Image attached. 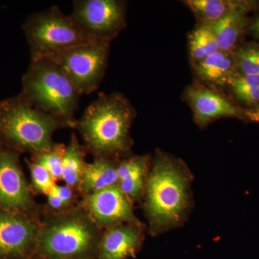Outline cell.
Instances as JSON below:
<instances>
[{"label":"cell","instance_id":"cell-1","mask_svg":"<svg viewBox=\"0 0 259 259\" xmlns=\"http://www.w3.org/2000/svg\"><path fill=\"white\" fill-rule=\"evenodd\" d=\"M190 171L179 159L156 153L143 199L151 234L156 236L183 223L190 206Z\"/></svg>","mask_w":259,"mask_h":259},{"label":"cell","instance_id":"cell-2","mask_svg":"<svg viewBox=\"0 0 259 259\" xmlns=\"http://www.w3.org/2000/svg\"><path fill=\"white\" fill-rule=\"evenodd\" d=\"M135 115L134 107L123 95L100 93L76 121L75 129L94 158H120L133 145L131 128Z\"/></svg>","mask_w":259,"mask_h":259},{"label":"cell","instance_id":"cell-3","mask_svg":"<svg viewBox=\"0 0 259 259\" xmlns=\"http://www.w3.org/2000/svg\"><path fill=\"white\" fill-rule=\"evenodd\" d=\"M103 231L79 204L61 214L44 213L33 259H97Z\"/></svg>","mask_w":259,"mask_h":259},{"label":"cell","instance_id":"cell-4","mask_svg":"<svg viewBox=\"0 0 259 259\" xmlns=\"http://www.w3.org/2000/svg\"><path fill=\"white\" fill-rule=\"evenodd\" d=\"M63 128L73 127L39 110L21 94L0 102V145L20 154L50 149L55 144L54 133Z\"/></svg>","mask_w":259,"mask_h":259},{"label":"cell","instance_id":"cell-5","mask_svg":"<svg viewBox=\"0 0 259 259\" xmlns=\"http://www.w3.org/2000/svg\"><path fill=\"white\" fill-rule=\"evenodd\" d=\"M20 94L39 110L76 127L75 114L82 95L54 61H30Z\"/></svg>","mask_w":259,"mask_h":259},{"label":"cell","instance_id":"cell-6","mask_svg":"<svg viewBox=\"0 0 259 259\" xmlns=\"http://www.w3.org/2000/svg\"><path fill=\"white\" fill-rule=\"evenodd\" d=\"M22 28L30 61L49 59L73 48L99 41L57 6L29 15Z\"/></svg>","mask_w":259,"mask_h":259},{"label":"cell","instance_id":"cell-7","mask_svg":"<svg viewBox=\"0 0 259 259\" xmlns=\"http://www.w3.org/2000/svg\"><path fill=\"white\" fill-rule=\"evenodd\" d=\"M110 42L99 40L73 48L49 58L59 65L81 95L93 93L102 82L108 64Z\"/></svg>","mask_w":259,"mask_h":259},{"label":"cell","instance_id":"cell-8","mask_svg":"<svg viewBox=\"0 0 259 259\" xmlns=\"http://www.w3.org/2000/svg\"><path fill=\"white\" fill-rule=\"evenodd\" d=\"M20 155L0 145V208L41 219L44 208L35 200Z\"/></svg>","mask_w":259,"mask_h":259},{"label":"cell","instance_id":"cell-9","mask_svg":"<svg viewBox=\"0 0 259 259\" xmlns=\"http://www.w3.org/2000/svg\"><path fill=\"white\" fill-rule=\"evenodd\" d=\"M71 16L88 34L110 42L126 25V5L117 0H76Z\"/></svg>","mask_w":259,"mask_h":259},{"label":"cell","instance_id":"cell-10","mask_svg":"<svg viewBox=\"0 0 259 259\" xmlns=\"http://www.w3.org/2000/svg\"><path fill=\"white\" fill-rule=\"evenodd\" d=\"M41 219L0 208V259H33Z\"/></svg>","mask_w":259,"mask_h":259},{"label":"cell","instance_id":"cell-11","mask_svg":"<svg viewBox=\"0 0 259 259\" xmlns=\"http://www.w3.org/2000/svg\"><path fill=\"white\" fill-rule=\"evenodd\" d=\"M79 204L103 231L125 223H142L135 214L134 203L117 185L83 196Z\"/></svg>","mask_w":259,"mask_h":259},{"label":"cell","instance_id":"cell-12","mask_svg":"<svg viewBox=\"0 0 259 259\" xmlns=\"http://www.w3.org/2000/svg\"><path fill=\"white\" fill-rule=\"evenodd\" d=\"M185 97L193 112L194 122L201 127L222 117L247 118V111L228 97L202 85L194 84L187 88Z\"/></svg>","mask_w":259,"mask_h":259},{"label":"cell","instance_id":"cell-13","mask_svg":"<svg viewBox=\"0 0 259 259\" xmlns=\"http://www.w3.org/2000/svg\"><path fill=\"white\" fill-rule=\"evenodd\" d=\"M143 223H125L105 230L97 259H131L137 256L144 245Z\"/></svg>","mask_w":259,"mask_h":259},{"label":"cell","instance_id":"cell-14","mask_svg":"<svg viewBox=\"0 0 259 259\" xmlns=\"http://www.w3.org/2000/svg\"><path fill=\"white\" fill-rule=\"evenodd\" d=\"M151 165L148 155L127 156L119 162L117 185L133 203L144 199Z\"/></svg>","mask_w":259,"mask_h":259},{"label":"cell","instance_id":"cell-15","mask_svg":"<svg viewBox=\"0 0 259 259\" xmlns=\"http://www.w3.org/2000/svg\"><path fill=\"white\" fill-rule=\"evenodd\" d=\"M120 160L97 157L94 158L93 162H88L78 190L81 197L117 185Z\"/></svg>","mask_w":259,"mask_h":259},{"label":"cell","instance_id":"cell-16","mask_svg":"<svg viewBox=\"0 0 259 259\" xmlns=\"http://www.w3.org/2000/svg\"><path fill=\"white\" fill-rule=\"evenodd\" d=\"M247 12L244 10L232 12L218 21L206 24L212 30L220 51L233 52L234 50L246 25Z\"/></svg>","mask_w":259,"mask_h":259},{"label":"cell","instance_id":"cell-17","mask_svg":"<svg viewBox=\"0 0 259 259\" xmlns=\"http://www.w3.org/2000/svg\"><path fill=\"white\" fill-rule=\"evenodd\" d=\"M195 67L196 74L202 80L214 84H227L232 75L236 72V61L233 52L218 51L200 61Z\"/></svg>","mask_w":259,"mask_h":259},{"label":"cell","instance_id":"cell-18","mask_svg":"<svg viewBox=\"0 0 259 259\" xmlns=\"http://www.w3.org/2000/svg\"><path fill=\"white\" fill-rule=\"evenodd\" d=\"M185 3L202 24L218 21L220 19L238 10H249L253 3L230 0H188Z\"/></svg>","mask_w":259,"mask_h":259},{"label":"cell","instance_id":"cell-19","mask_svg":"<svg viewBox=\"0 0 259 259\" xmlns=\"http://www.w3.org/2000/svg\"><path fill=\"white\" fill-rule=\"evenodd\" d=\"M88 153L83 145L80 144L76 135L71 134L63 158L62 181L65 185L77 192L83 170L88 163L86 161Z\"/></svg>","mask_w":259,"mask_h":259},{"label":"cell","instance_id":"cell-20","mask_svg":"<svg viewBox=\"0 0 259 259\" xmlns=\"http://www.w3.org/2000/svg\"><path fill=\"white\" fill-rule=\"evenodd\" d=\"M189 50L194 66L220 51L215 37L208 25L202 24L191 32L189 36Z\"/></svg>","mask_w":259,"mask_h":259},{"label":"cell","instance_id":"cell-21","mask_svg":"<svg viewBox=\"0 0 259 259\" xmlns=\"http://www.w3.org/2000/svg\"><path fill=\"white\" fill-rule=\"evenodd\" d=\"M240 100L248 105L259 104V76H248L235 72L227 81Z\"/></svg>","mask_w":259,"mask_h":259},{"label":"cell","instance_id":"cell-22","mask_svg":"<svg viewBox=\"0 0 259 259\" xmlns=\"http://www.w3.org/2000/svg\"><path fill=\"white\" fill-rule=\"evenodd\" d=\"M66 149L64 144H54L44 152L32 155L30 161L45 168L50 172L56 182L62 181L63 158Z\"/></svg>","mask_w":259,"mask_h":259},{"label":"cell","instance_id":"cell-23","mask_svg":"<svg viewBox=\"0 0 259 259\" xmlns=\"http://www.w3.org/2000/svg\"><path fill=\"white\" fill-rule=\"evenodd\" d=\"M30 175V187L34 195L44 194L47 196L53 187L57 184L50 172L41 166L25 159Z\"/></svg>","mask_w":259,"mask_h":259},{"label":"cell","instance_id":"cell-24","mask_svg":"<svg viewBox=\"0 0 259 259\" xmlns=\"http://www.w3.org/2000/svg\"><path fill=\"white\" fill-rule=\"evenodd\" d=\"M257 49L253 45H247L234 53L236 67L240 74L248 76H259L257 64Z\"/></svg>","mask_w":259,"mask_h":259},{"label":"cell","instance_id":"cell-25","mask_svg":"<svg viewBox=\"0 0 259 259\" xmlns=\"http://www.w3.org/2000/svg\"><path fill=\"white\" fill-rule=\"evenodd\" d=\"M246 116L247 119L259 123V104L258 106L253 110H248L246 112Z\"/></svg>","mask_w":259,"mask_h":259},{"label":"cell","instance_id":"cell-26","mask_svg":"<svg viewBox=\"0 0 259 259\" xmlns=\"http://www.w3.org/2000/svg\"><path fill=\"white\" fill-rule=\"evenodd\" d=\"M250 28H251L252 32H253L255 37H258L259 39V16L255 18Z\"/></svg>","mask_w":259,"mask_h":259},{"label":"cell","instance_id":"cell-27","mask_svg":"<svg viewBox=\"0 0 259 259\" xmlns=\"http://www.w3.org/2000/svg\"><path fill=\"white\" fill-rule=\"evenodd\" d=\"M257 64H258V72H259V47L257 49Z\"/></svg>","mask_w":259,"mask_h":259}]
</instances>
